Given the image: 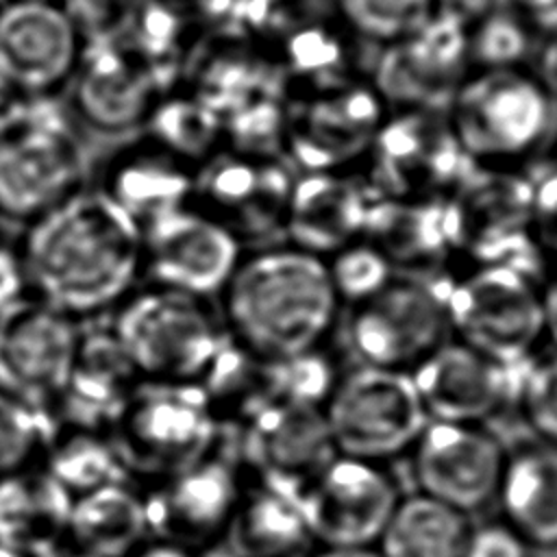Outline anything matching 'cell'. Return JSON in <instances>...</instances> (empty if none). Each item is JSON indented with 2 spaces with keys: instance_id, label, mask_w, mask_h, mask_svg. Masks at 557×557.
Wrapping results in <instances>:
<instances>
[{
  "instance_id": "33",
  "label": "cell",
  "mask_w": 557,
  "mask_h": 557,
  "mask_svg": "<svg viewBox=\"0 0 557 557\" xmlns=\"http://www.w3.org/2000/svg\"><path fill=\"white\" fill-rule=\"evenodd\" d=\"M470 527L466 513L411 492L398 500L376 548L383 557H463Z\"/></svg>"
},
{
  "instance_id": "46",
  "label": "cell",
  "mask_w": 557,
  "mask_h": 557,
  "mask_svg": "<svg viewBox=\"0 0 557 557\" xmlns=\"http://www.w3.org/2000/svg\"><path fill=\"white\" fill-rule=\"evenodd\" d=\"M511 9L544 39L557 37V0H509Z\"/></svg>"
},
{
  "instance_id": "5",
  "label": "cell",
  "mask_w": 557,
  "mask_h": 557,
  "mask_svg": "<svg viewBox=\"0 0 557 557\" xmlns=\"http://www.w3.org/2000/svg\"><path fill=\"white\" fill-rule=\"evenodd\" d=\"M141 383H198L224 329L209 298L139 283L109 315Z\"/></svg>"
},
{
  "instance_id": "55",
  "label": "cell",
  "mask_w": 557,
  "mask_h": 557,
  "mask_svg": "<svg viewBox=\"0 0 557 557\" xmlns=\"http://www.w3.org/2000/svg\"><path fill=\"white\" fill-rule=\"evenodd\" d=\"M0 4H2V0H0Z\"/></svg>"
},
{
  "instance_id": "10",
  "label": "cell",
  "mask_w": 557,
  "mask_h": 557,
  "mask_svg": "<svg viewBox=\"0 0 557 557\" xmlns=\"http://www.w3.org/2000/svg\"><path fill=\"white\" fill-rule=\"evenodd\" d=\"M470 165L444 111L398 109L385 115L357 172L372 198H446Z\"/></svg>"
},
{
  "instance_id": "43",
  "label": "cell",
  "mask_w": 557,
  "mask_h": 557,
  "mask_svg": "<svg viewBox=\"0 0 557 557\" xmlns=\"http://www.w3.org/2000/svg\"><path fill=\"white\" fill-rule=\"evenodd\" d=\"M531 237L542 263L557 265V159L529 170Z\"/></svg>"
},
{
  "instance_id": "15",
  "label": "cell",
  "mask_w": 557,
  "mask_h": 557,
  "mask_svg": "<svg viewBox=\"0 0 557 557\" xmlns=\"http://www.w3.org/2000/svg\"><path fill=\"white\" fill-rule=\"evenodd\" d=\"M224 435L246 479L294 498L337 455L322 407L311 405L272 403Z\"/></svg>"
},
{
  "instance_id": "12",
  "label": "cell",
  "mask_w": 557,
  "mask_h": 557,
  "mask_svg": "<svg viewBox=\"0 0 557 557\" xmlns=\"http://www.w3.org/2000/svg\"><path fill=\"white\" fill-rule=\"evenodd\" d=\"M346 337L359 363L411 372L450 337L433 276L396 274L372 298L350 307Z\"/></svg>"
},
{
  "instance_id": "39",
  "label": "cell",
  "mask_w": 557,
  "mask_h": 557,
  "mask_svg": "<svg viewBox=\"0 0 557 557\" xmlns=\"http://www.w3.org/2000/svg\"><path fill=\"white\" fill-rule=\"evenodd\" d=\"M46 433L41 409L0 392V479L39 466Z\"/></svg>"
},
{
  "instance_id": "21",
  "label": "cell",
  "mask_w": 557,
  "mask_h": 557,
  "mask_svg": "<svg viewBox=\"0 0 557 557\" xmlns=\"http://www.w3.org/2000/svg\"><path fill=\"white\" fill-rule=\"evenodd\" d=\"M387 111L376 89H324L285 113L283 157L298 172L361 165Z\"/></svg>"
},
{
  "instance_id": "49",
  "label": "cell",
  "mask_w": 557,
  "mask_h": 557,
  "mask_svg": "<svg viewBox=\"0 0 557 557\" xmlns=\"http://www.w3.org/2000/svg\"><path fill=\"white\" fill-rule=\"evenodd\" d=\"M128 557H220L218 550L213 553H200L187 546H178L165 540H157V537H148L144 544H139Z\"/></svg>"
},
{
  "instance_id": "20",
  "label": "cell",
  "mask_w": 557,
  "mask_h": 557,
  "mask_svg": "<svg viewBox=\"0 0 557 557\" xmlns=\"http://www.w3.org/2000/svg\"><path fill=\"white\" fill-rule=\"evenodd\" d=\"M85 44L61 2L2 0L0 74L28 98L67 91Z\"/></svg>"
},
{
  "instance_id": "34",
  "label": "cell",
  "mask_w": 557,
  "mask_h": 557,
  "mask_svg": "<svg viewBox=\"0 0 557 557\" xmlns=\"http://www.w3.org/2000/svg\"><path fill=\"white\" fill-rule=\"evenodd\" d=\"M235 0H141L131 41L178 83L185 52L231 13Z\"/></svg>"
},
{
  "instance_id": "52",
  "label": "cell",
  "mask_w": 557,
  "mask_h": 557,
  "mask_svg": "<svg viewBox=\"0 0 557 557\" xmlns=\"http://www.w3.org/2000/svg\"><path fill=\"white\" fill-rule=\"evenodd\" d=\"M0 557H22V555H17V553H13V550L0 546Z\"/></svg>"
},
{
  "instance_id": "11",
  "label": "cell",
  "mask_w": 557,
  "mask_h": 557,
  "mask_svg": "<svg viewBox=\"0 0 557 557\" xmlns=\"http://www.w3.org/2000/svg\"><path fill=\"white\" fill-rule=\"evenodd\" d=\"M296 172L283 157L218 150L194 172L189 207L235 235L244 248L283 237Z\"/></svg>"
},
{
  "instance_id": "37",
  "label": "cell",
  "mask_w": 557,
  "mask_h": 557,
  "mask_svg": "<svg viewBox=\"0 0 557 557\" xmlns=\"http://www.w3.org/2000/svg\"><path fill=\"white\" fill-rule=\"evenodd\" d=\"M324 263L339 305L348 307L372 298L396 276L387 257L366 237L331 252Z\"/></svg>"
},
{
  "instance_id": "23",
  "label": "cell",
  "mask_w": 557,
  "mask_h": 557,
  "mask_svg": "<svg viewBox=\"0 0 557 557\" xmlns=\"http://www.w3.org/2000/svg\"><path fill=\"white\" fill-rule=\"evenodd\" d=\"M372 194L357 170L296 172L283 242L318 257L363 237Z\"/></svg>"
},
{
  "instance_id": "13",
  "label": "cell",
  "mask_w": 557,
  "mask_h": 557,
  "mask_svg": "<svg viewBox=\"0 0 557 557\" xmlns=\"http://www.w3.org/2000/svg\"><path fill=\"white\" fill-rule=\"evenodd\" d=\"M244 487L226 437L202 459L144 485L150 537L213 553L222 546Z\"/></svg>"
},
{
  "instance_id": "47",
  "label": "cell",
  "mask_w": 557,
  "mask_h": 557,
  "mask_svg": "<svg viewBox=\"0 0 557 557\" xmlns=\"http://www.w3.org/2000/svg\"><path fill=\"white\" fill-rule=\"evenodd\" d=\"M28 96L0 74V137L13 131L28 107Z\"/></svg>"
},
{
  "instance_id": "41",
  "label": "cell",
  "mask_w": 557,
  "mask_h": 557,
  "mask_svg": "<svg viewBox=\"0 0 557 557\" xmlns=\"http://www.w3.org/2000/svg\"><path fill=\"white\" fill-rule=\"evenodd\" d=\"M527 22L516 13L492 11L481 20L468 37V54L472 67H518L529 50Z\"/></svg>"
},
{
  "instance_id": "28",
  "label": "cell",
  "mask_w": 557,
  "mask_h": 557,
  "mask_svg": "<svg viewBox=\"0 0 557 557\" xmlns=\"http://www.w3.org/2000/svg\"><path fill=\"white\" fill-rule=\"evenodd\" d=\"M496 500L533 548H557V446L533 440L507 448Z\"/></svg>"
},
{
  "instance_id": "1",
  "label": "cell",
  "mask_w": 557,
  "mask_h": 557,
  "mask_svg": "<svg viewBox=\"0 0 557 557\" xmlns=\"http://www.w3.org/2000/svg\"><path fill=\"white\" fill-rule=\"evenodd\" d=\"M15 242L28 296L78 322L107 318L141 283V226L91 185Z\"/></svg>"
},
{
  "instance_id": "50",
  "label": "cell",
  "mask_w": 557,
  "mask_h": 557,
  "mask_svg": "<svg viewBox=\"0 0 557 557\" xmlns=\"http://www.w3.org/2000/svg\"><path fill=\"white\" fill-rule=\"evenodd\" d=\"M533 74L540 78L544 89L557 102V37L546 39L537 59V70Z\"/></svg>"
},
{
  "instance_id": "45",
  "label": "cell",
  "mask_w": 557,
  "mask_h": 557,
  "mask_svg": "<svg viewBox=\"0 0 557 557\" xmlns=\"http://www.w3.org/2000/svg\"><path fill=\"white\" fill-rule=\"evenodd\" d=\"M28 296L17 242L0 237V313Z\"/></svg>"
},
{
  "instance_id": "32",
  "label": "cell",
  "mask_w": 557,
  "mask_h": 557,
  "mask_svg": "<svg viewBox=\"0 0 557 557\" xmlns=\"http://www.w3.org/2000/svg\"><path fill=\"white\" fill-rule=\"evenodd\" d=\"M44 413L48 418V433L39 466L72 496L124 479L109 426Z\"/></svg>"
},
{
  "instance_id": "18",
  "label": "cell",
  "mask_w": 557,
  "mask_h": 557,
  "mask_svg": "<svg viewBox=\"0 0 557 557\" xmlns=\"http://www.w3.org/2000/svg\"><path fill=\"white\" fill-rule=\"evenodd\" d=\"M407 455L416 492L470 516L496 500L507 448L485 424L429 420Z\"/></svg>"
},
{
  "instance_id": "6",
  "label": "cell",
  "mask_w": 557,
  "mask_h": 557,
  "mask_svg": "<svg viewBox=\"0 0 557 557\" xmlns=\"http://www.w3.org/2000/svg\"><path fill=\"white\" fill-rule=\"evenodd\" d=\"M109 435L124 479L144 487L213 453L224 431L196 383H139Z\"/></svg>"
},
{
  "instance_id": "51",
  "label": "cell",
  "mask_w": 557,
  "mask_h": 557,
  "mask_svg": "<svg viewBox=\"0 0 557 557\" xmlns=\"http://www.w3.org/2000/svg\"><path fill=\"white\" fill-rule=\"evenodd\" d=\"M309 557H383L376 546H318Z\"/></svg>"
},
{
  "instance_id": "38",
  "label": "cell",
  "mask_w": 557,
  "mask_h": 557,
  "mask_svg": "<svg viewBox=\"0 0 557 557\" xmlns=\"http://www.w3.org/2000/svg\"><path fill=\"white\" fill-rule=\"evenodd\" d=\"M513 409L535 440L557 446V348L537 350L520 366Z\"/></svg>"
},
{
  "instance_id": "26",
  "label": "cell",
  "mask_w": 557,
  "mask_h": 557,
  "mask_svg": "<svg viewBox=\"0 0 557 557\" xmlns=\"http://www.w3.org/2000/svg\"><path fill=\"white\" fill-rule=\"evenodd\" d=\"M72 494L41 466L0 479V546L22 557L65 550Z\"/></svg>"
},
{
  "instance_id": "2",
  "label": "cell",
  "mask_w": 557,
  "mask_h": 557,
  "mask_svg": "<svg viewBox=\"0 0 557 557\" xmlns=\"http://www.w3.org/2000/svg\"><path fill=\"white\" fill-rule=\"evenodd\" d=\"M215 298L226 337L270 361L324 346L342 307L324 259L287 242L246 248Z\"/></svg>"
},
{
  "instance_id": "4",
  "label": "cell",
  "mask_w": 557,
  "mask_h": 557,
  "mask_svg": "<svg viewBox=\"0 0 557 557\" xmlns=\"http://www.w3.org/2000/svg\"><path fill=\"white\" fill-rule=\"evenodd\" d=\"M433 283L453 339L503 366H520L540 350V274L509 263H450Z\"/></svg>"
},
{
  "instance_id": "8",
  "label": "cell",
  "mask_w": 557,
  "mask_h": 557,
  "mask_svg": "<svg viewBox=\"0 0 557 557\" xmlns=\"http://www.w3.org/2000/svg\"><path fill=\"white\" fill-rule=\"evenodd\" d=\"M444 231L450 263H509L535 274L544 265L531 237L524 168L470 165L444 198Z\"/></svg>"
},
{
  "instance_id": "14",
  "label": "cell",
  "mask_w": 557,
  "mask_h": 557,
  "mask_svg": "<svg viewBox=\"0 0 557 557\" xmlns=\"http://www.w3.org/2000/svg\"><path fill=\"white\" fill-rule=\"evenodd\" d=\"M400 498L387 463L335 455L296 500L315 546H376Z\"/></svg>"
},
{
  "instance_id": "22",
  "label": "cell",
  "mask_w": 557,
  "mask_h": 557,
  "mask_svg": "<svg viewBox=\"0 0 557 557\" xmlns=\"http://www.w3.org/2000/svg\"><path fill=\"white\" fill-rule=\"evenodd\" d=\"M520 366H503L448 337L409 374L429 420L487 426L513 407Z\"/></svg>"
},
{
  "instance_id": "19",
  "label": "cell",
  "mask_w": 557,
  "mask_h": 557,
  "mask_svg": "<svg viewBox=\"0 0 557 557\" xmlns=\"http://www.w3.org/2000/svg\"><path fill=\"white\" fill-rule=\"evenodd\" d=\"M244 252L224 226L183 207L141 226V283L213 300Z\"/></svg>"
},
{
  "instance_id": "44",
  "label": "cell",
  "mask_w": 557,
  "mask_h": 557,
  "mask_svg": "<svg viewBox=\"0 0 557 557\" xmlns=\"http://www.w3.org/2000/svg\"><path fill=\"white\" fill-rule=\"evenodd\" d=\"M533 546L503 518L470 527L463 557H533Z\"/></svg>"
},
{
  "instance_id": "53",
  "label": "cell",
  "mask_w": 557,
  "mask_h": 557,
  "mask_svg": "<svg viewBox=\"0 0 557 557\" xmlns=\"http://www.w3.org/2000/svg\"><path fill=\"white\" fill-rule=\"evenodd\" d=\"M59 557H89V555H83V553H74V550H63Z\"/></svg>"
},
{
  "instance_id": "24",
  "label": "cell",
  "mask_w": 557,
  "mask_h": 557,
  "mask_svg": "<svg viewBox=\"0 0 557 557\" xmlns=\"http://www.w3.org/2000/svg\"><path fill=\"white\" fill-rule=\"evenodd\" d=\"M196 168L137 133L107 152L96 183L139 226L189 207Z\"/></svg>"
},
{
  "instance_id": "9",
  "label": "cell",
  "mask_w": 557,
  "mask_h": 557,
  "mask_svg": "<svg viewBox=\"0 0 557 557\" xmlns=\"http://www.w3.org/2000/svg\"><path fill=\"white\" fill-rule=\"evenodd\" d=\"M322 413L337 455L376 463L407 455L429 422L409 372L368 363L339 374Z\"/></svg>"
},
{
  "instance_id": "54",
  "label": "cell",
  "mask_w": 557,
  "mask_h": 557,
  "mask_svg": "<svg viewBox=\"0 0 557 557\" xmlns=\"http://www.w3.org/2000/svg\"><path fill=\"white\" fill-rule=\"evenodd\" d=\"M52 2H61V0H52Z\"/></svg>"
},
{
  "instance_id": "7",
  "label": "cell",
  "mask_w": 557,
  "mask_h": 557,
  "mask_svg": "<svg viewBox=\"0 0 557 557\" xmlns=\"http://www.w3.org/2000/svg\"><path fill=\"white\" fill-rule=\"evenodd\" d=\"M87 185L78 120L59 98H30L0 137V218L26 226Z\"/></svg>"
},
{
  "instance_id": "35",
  "label": "cell",
  "mask_w": 557,
  "mask_h": 557,
  "mask_svg": "<svg viewBox=\"0 0 557 557\" xmlns=\"http://www.w3.org/2000/svg\"><path fill=\"white\" fill-rule=\"evenodd\" d=\"M139 133L194 168L224 148L222 117L183 85L161 94Z\"/></svg>"
},
{
  "instance_id": "29",
  "label": "cell",
  "mask_w": 557,
  "mask_h": 557,
  "mask_svg": "<svg viewBox=\"0 0 557 557\" xmlns=\"http://www.w3.org/2000/svg\"><path fill=\"white\" fill-rule=\"evenodd\" d=\"M150 537L144 492L115 479L72 496L65 550L89 557H128Z\"/></svg>"
},
{
  "instance_id": "3",
  "label": "cell",
  "mask_w": 557,
  "mask_h": 557,
  "mask_svg": "<svg viewBox=\"0 0 557 557\" xmlns=\"http://www.w3.org/2000/svg\"><path fill=\"white\" fill-rule=\"evenodd\" d=\"M555 107L540 78L520 65L472 67L444 113L472 165L524 168L553 137Z\"/></svg>"
},
{
  "instance_id": "36",
  "label": "cell",
  "mask_w": 557,
  "mask_h": 557,
  "mask_svg": "<svg viewBox=\"0 0 557 557\" xmlns=\"http://www.w3.org/2000/svg\"><path fill=\"white\" fill-rule=\"evenodd\" d=\"M333 7L352 35L394 48L435 17L437 0H333Z\"/></svg>"
},
{
  "instance_id": "27",
  "label": "cell",
  "mask_w": 557,
  "mask_h": 557,
  "mask_svg": "<svg viewBox=\"0 0 557 557\" xmlns=\"http://www.w3.org/2000/svg\"><path fill=\"white\" fill-rule=\"evenodd\" d=\"M363 237L396 274L433 276L450 263L444 231V198H372Z\"/></svg>"
},
{
  "instance_id": "25",
  "label": "cell",
  "mask_w": 557,
  "mask_h": 557,
  "mask_svg": "<svg viewBox=\"0 0 557 557\" xmlns=\"http://www.w3.org/2000/svg\"><path fill=\"white\" fill-rule=\"evenodd\" d=\"M139 383L109 320L83 322L65 389L46 411L109 426Z\"/></svg>"
},
{
  "instance_id": "30",
  "label": "cell",
  "mask_w": 557,
  "mask_h": 557,
  "mask_svg": "<svg viewBox=\"0 0 557 557\" xmlns=\"http://www.w3.org/2000/svg\"><path fill=\"white\" fill-rule=\"evenodd\" d=\"M313 546L294 496L244 476L231 524L218 548L224 557H302Z\"/></svg>"
},
{
  "instance_id": "40",
  "label": "cell",
  "mask_w": 557,
  "mask_h": 557,
  "mask_svg": "<svg viewBox=\"0 0 557 557\" xmlns=\"http://www.w3.org/2000/svg\"><path fill=\"white\" fill-rule=\"evenodd\" d=\"M339 368L324 346L276 359L274 381L276 398L283 403H298L322 407L339 379Z\"/></svg>"
},
{
  "instance_id": "48",
  "label": "cell",
  "mask_w": 557,
  "mask_h": 557,
  "mask_svg": "<svg viewBox=\"0 0 557 557\" xmlns=\"http://www.w3.org/2000/svg\"><path fill=\"white\" fill-rule=\"evenodd\" d=\"M542 294V322H544V339L557 348V265L542 278L540 283Z\"/></svg>"
},
{
  "instance_id": "17",
  "label": "cell",
  "mask_w": 557,
  "mask_h": 557,
  "mask_svg": "<svg viewBox=\"0 0 557 557\" xmlns=\"http://www.w3.org/2000/svg\"><path fill=\"white\" fill-rule=\"evenodd\" d=\"M81 324L33 296L0 313V392L41 411L52 407L65 389Z\"/></svg>"
},
{
  "instance_id": "42",
  "label": "cell",
  "mask_w": 557,
  "mask_h": 557,
  "mask_svg": "<svg viewBox=\"0 0 557 557\" xmlns=\"http://www.w3.org/2000/svg\"><path fill=\"white\" fill-rule=\"evenodd\" d=\"M85 48L128 41L141 0H61Z\"/></svg>"
},
{
  "instance_id": "16",
  "label": "cell",
  "mask_w": 557,
  "mask_h": 557,
  "mask_svg": "<svg viewBox=\"0 0 557 557\" xmlns=\"http://www.w3.org/2000/svg\"><path fill=\"white\" fill-rule=\"evenodd\" d=\"M176 85V76L131 39L85 48L67 87L74 117L104 135L139 133L154 102Z\"/></svg>"
},
{
  "instance_id": "31",
  "label": "cell",
  "mask_w": 557,
  "mask_h": 557,
  "mask_svg": "<svg viewBox=\"0 0 557 557\" xmlns=\"http://www.w3.org/2000/svg\"><path fill=\"white\" fill-rule=\"evenodd\" d=\"M224 433L237 431L276 398L274 361L263 359L226 337L196 383Z\"/></svg>"
}]
</instances>
